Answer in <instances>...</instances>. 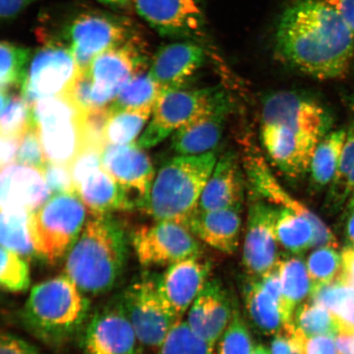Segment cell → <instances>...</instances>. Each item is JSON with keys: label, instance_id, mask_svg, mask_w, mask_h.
Returning a JSON list of instances; mask_svg holds the SVG:
<instances>
[{"label": "cell", "instance_id": "obj_4", "mask_svg": "<svg viewBox=\"0 0 354 354\" xmlns=\"http://www.w3.org/2000/svg\"><path fill=\"white\" fill-rule=\"evenodd\" d=\"M90 312L86 294L62 275L35 285L22 310V320L42 342L60 345L82 328Z\"/></svg>", "mask_w": 354, "mask_h": 354}, {"label": "cell", "instance_id": "obj_12", "mask_svg": "<svg viewBox=\"0 0 354 354\" xmlns=\"http://www.w3.org/2000/svg\"><path fill=\"white\" fill-rule=\"evenodd\" d=\"M80 70L72 53L62 44L46 43L32 57L21 94L32 106L42 99L64 94Z\"/></svg>", "mask_w": 354, "mask_h": 354}, {"label": "cell", "instance_id": "obj_6", "mask_svg": "<svg viewBox=\"0 0 354 354\" xmlns=\"http://www.w3.org/2000/svg\"><path fill=\"white\" fill-rule=\"evenodd\" d=\"M86 207L76 192L54 194L30 215L38 259L55 264L66 258L81 234Z\"/></svg>", "mask_w": 354, "mask_h": 354}, {"label": "cell", "instance_id": "obj_45", "mask_svg": "<svg viewBox=\"0 0 354 354\" xmlns=\"http://www.w3.org/2000/svg\"><path fill=\"white\" fill-rule=\"evenodd\" d=\"M330 312L337 318L339 330L354 333V287L344 285L342 288Z\"/></svg>", "mask_w": 354, "mask_h": 354}, {"label": "cell", "instance_id": "obj_29", "mask_svg": "<svg viewBox=\"0 0 354 354\" xmlns=\"http://www.w3.org/2000/svg\"><path fill=\"white\" fill-rule=\"evenodd\" d=\"M282 289V313L286 324L293 321L295 310L311 295L313 282L306 263L299 256L280 260L278 264Z\"/></svg>", "mask_w": 354, "mask_h": 354}, {"label": "cell", "instance_id": "obj_55", "mask_svg": "<svg viewBox=\"0 0 354 354\" xmlns=\"http://www.w3.org/2000/svg\"><path fill=\"white\" fill-rule=\"evenodd\" d=\"M345 234L351 246L354 247V209L348 211V218L345 227Z\"/></svg>", "mask_w": 354, "mask_h": 354}, {"label": "cell", "instance_id": "obj_22", "mask_svg": "<svg viewBox=\"0 0 354 354\" xmlns=\"http://www.w3.org/2000/svg\"><path fill=\"white\" fill-rule=\"evenodd\" d=\"M205 60L206 53L196 42L170 43L155 53L149 74L162 91L185 87Z\"/></svg>", "mask_w": 354, "mask_h": 354}, {"label": "cell", "instance_id": "obj_49", "mask_svg": "<svg viewBox=\"0 0 354 354\" xmlns=\"http://www.w3.org/2000/svg\"><path fill=\"white\" fill-rule=\"evenodd\" d=\"M35 0H0V17L3 22L15 19Z\"/></svg>", "mask_w": 354, "mask_h": 354}, {"label": "cell", "instance_id": "obj_42", "mask_svg": "<svg viewBox=\"0 0 354 354\" xmlns=\"http://www.w3.org/2000/svg\"><path fill=\"white\" fill-rule=\"evenodd\" d=\"M254 348L249 328L236 309L227 328L221 335L218 354H252Z\"/></svg>", "mask_w": 354, "mask_h": 354}, {"label": "cell", "instance_id": "obj_54", "mask_svg": "<svg viewBox=\"0 0 354 354\" xmlns=\"http://www.w3.org/2000/svg\"><path fill=\"white\" fill-rule=\"evenodd\" d=\"M96 1L112 8L113 10H121L130 7L131 3L134 2V0H96Z\"/></svg>", "mask_w": 354, "mask_h": 354}, {"label": "cell", "instance_id": "obj_47", "mask_svg": "<svg viewBox=\"0 0 354 354\" xmlns=\"http://www.w3.org/2000/svg\"><path fill=\"white\" fill-rule=\"evenodd\" d=\"M0 354H41L19 336L3 333L0 339Z\"/></svg>", "mask_w": 354, "mask_h": 354}, {"label": "cell", "instance_id": "obj_17", "mask_svg": "<svg viewBox=\"0 0 354 354\" xmlns=\"http://www.w3.org/2000/svg\"><path fill=\"white\" fill-rule=\"evenodd\" d=\"M133 3L137 13L162 37L190 39L203 33L202 0H134Z\"/></svg>", "mask_w": 354, "mask_h": 354}, {"label": "cell", "instance_id": "obj_15", "mask_svg": "<svg viewBox=\"0 0 354 354\" xmlns=\"http://www.w3.org/2000/svg\"><path fill=\"white\" fill-rule=\"evenodd\" d=\"M138 344L120 295L91 318L83 348L85 354H137Z\"/></svg>", "mask_w": 354, "mask_h": 354}, {"label": "cell", "instance_id": "obj_30", "mask_svg": "<svg viewBox=\"0 0 354 354\" xmlns=\"http://www.w3.org/2000/svg\"><path fill=\"white\" fill-rule=\"evenodd\" d=\"M347 132L339 130L323 137L313 154L309 171L315 189H322L333 181L346 140Z\"/></svg>", "mask_w": 354, "mask_h": 354}, {"label": "cell", "instance_id": "obj_16", "mask_svg": "<svg viewBox=\"0 0 354 354\" xmlns=\"http://www.w3.org/2000/svg\"><path fill=\"white\" fill-rule=\"evenodd\" d=\"M102 162L125 190L131 210H142L155 176L148 154L136 143L107 145L102 152Z\"/></svg>", "mask_w": 354, "mask_h": 354}, {"label": "cell", "instance_id": "obj_51", "mask_svg": "<svg viewBox=\"0 0 354 354\" xmlns=\"http://www.w3.org/2000/svg\"><path fill=\"white\" fill-rule=\"evenodd\" d=\"M342 272L339 279L345 284L354 287V247L348 245L342 252Z\"/></svg>", "mask_w": 354, "mask_h": 354}, {"label": "cell", "instance_id": "obj_19", "mask_svg": "<svg viewBox=\"0 0 354 354\" xmlns=\"http://www.w3.org/2000/svg\"><path fill=\"white\" fill-rule=\"evenodd\" d=\"M211 264L193 257L168 266L165 272L158 275L159 293L166 307L176 322L181 321L209 281Z\"/></svg>", "mask_w": 354, "mask_h": 354}, {"label": "cell", "instance_id": "obj_40", "mask_svg": "<svg viewBox=\"0 0 354 354\" xmlns=\"http://www.w3.org/2000/svg\"><path fill=\"white\" fill-rule=\"evenodd\" d=\"M0 285L3 290L19 293L29 289L30 274L28 262L24 257L1 247Z\"/></svg>", "mask_w": 354, "mask_h": 354}, {"label": "cell", "instance_id": "obj_1", "mask_svg": "<svg viewBox=\"0 0 354 354\" xmlns=\"http://www.w3.org/2000/svg\"><path fill=\"white\" fill-rule=\"evenodd\" d=\"M276 52L287 65L317 79L346 73L354 55V32L325 0H298L278 21Z\"/></svg>", "mask_w": 354, "mask_h": 354}, {"label": "cell", "instance_id": "obj_24", "mask_svg": "<svg viewBox=\"0 0 354 354\" xmlns=\"http://www.w3.org/2000/svg\"><path fill=\"white\" fill-rule=\"evenodd\" d=\"M243 176L236 154L227 152L218 159L198 203L199 211L241 207Z\"/></svg>", "mask_w": 354, "mask_h": 354}, {"label": "cell", "instance_id": "obj_44", "mask_svg": "<svg viewBox=\"0 0 354 354\" xmlns=\"http://www.w3.org/2000/svg\"><path fill=\"white\" fill-rule=\"evenodd\" d=\"M306 337L293 322L287 323L276 335L271 344V354H305Z\"/></svg>", "mask_w": 354, "mask_h": 354}, {"label": "cell", "instance_id": "obj_46", "mask_svg": "<svg viewBox=\"0 0 354 354\" xmlns=\"http://www.w3.org/2000/svg\"><path fill=\"white\" fill-rule=\"evenodd\" d=\"M41 171L51 194L76 192L68 167L48 162Z\"/></svg>", "mask_w": 354, "mask_h": 354}, {"label": "cell", "instance_id": "obj_20", "mask_svg": "<svg viewBox=\"0 0 354 354\" xmlns=\"http://www.w3.org/2000/svg\"><path fill=\"white\" fill-rule=\"evenodd\" d=\"M236 304L218 280L207 282L190 308L187 323L199 337L214 348L236 312Z\"/></svg>", "mask_w": 354, "mask_h": 354}, {"label": "cell", "instance_id": "obj_23", "mask_svg": "<svg viewBox=\"0 0 354 354\" xmlns=\"http://www.w3.org/2000/svg\"><path fill=\"white\" fill-rule=\"evenodd\" d=\"M41 171L21 165L1 167V209H22L32 214L50 196Z\"/></svg>", "mask_w": 354, "mask_h": 354}, {"label": "cell", "instance_id": "obj_11", "mask_svg": "<svg viewBox=\"0 0 354 354\" xmlns=\"http://www.w3.org/2000/svg\"><path fill=\"white\" fill-rule=\"evenodd\" d=\"M185 225L171 221L143 225L133 233L132 245L141 265L146 268L170 266L201 256L196 238Z\"/></svg>", "mask_w": 354, "mask_h": 354}, {"label": "cell", "instance_id": "obj_14", "mask_svg": "<svg viewBox=\"0 0 354 354\" xmlns=\"http://www.w3.org/2000/svg\"><path fill=\"white\" fill-rule=\"evenodd\" d=\"M328 125V114L325 109L303 93H272L263 101L262 126L282 127L322 140Z\"/></svg>", "mask_w": 354, "mask_h": 354}, {"label": "cell", "instance_id": "obj_5", "mask_svg": "<svg viewBox=\"0 0 354 354\" xmlns=\"http://www.w3.org/2000/svg\"><path fill=\"white\" fill-rule=\"evenodd\" d=\"M54 29L39 34L44 44L68 48L80 71L88 68L95 57L134 35L131 22L122 16L100 10L72 12Z\"/></svg>", "mask_w": 354, "mask_h": 354}, {"label": "cell", "instance_id": "obj_31", "mask_svg": "<svg viewBox=\"0 0 354 354\" xmlns=\"http://www.w3.org/2000/svg\"><path fill=\"white\" fill-rule=\"evenodd\" d=\"M30 212L22 209H1V247L24 259L38 258L30 232Z\"/></svg>", "mask_w": 354, "mask_h": 354}, {"label": "cell", "instance_id": "obj_53", "mask_svg": "<svg viewBox=\"0 0 354 354\" xmlns=\"http://www.w3.org/2000/svg\"><path fill=\"white\" fill-rule=\"evenodd\" d=\"M353 332L339 330V333L335 336V342L338 354H353Z\"/></svg>", "mask_w": 354, "mask_h": 354}, {"label": "cell", "instance_id": "obj_27", "mask_svg": "<svg viewBox=\"0 0 354 354\" xmlns=\"http://www.w3.org/2000/svg\"><path fill=\"white\" fill-rule=\"evenodd\" d=\"M76 192L93 216L131 210L125 190L103 165L84 177L77 185Z\"/></svg>", "mask_w": 354, "mask_h": 354}, {"label": "cell", "instance_id": "obj_50", "mask_svg": "<svg viewBox=\"0 0 354 354\" xmlns=\"http://www.w3.org/2000/svg\"><path fill=\"white\" fill-rule=\"evenodd\" d=\"M20 137L1 136V151H0V162L1 167L12 165L16 161L19 151Z\"/></svg>", "mask_w": 354, "mask_h": 354}, {"label": "cell", "instance_id": "obj_28", "mask_svg": "<svg viewBox=\"0 0 354 354\" xmlns=\"http://www.w3.org/2000/svg\"><path fill=\"white\" fill-rule=\"evenodd\" d=\"M243 295L246 312L254 328L265 335L279 333L286 325L280 301L265 289L259 279L250 278Z\"/></svg>", "mask_w": 354, "mask_h": 354}, {"label": "cell", "instance_id": "obj_48", "mask_svg": "<svg viewBox=\"0 0 354 354\" xmlns=\"http://www.w3.org/2000/svg\"><path fill=\"white\" fill-rule=\"evenodd\" d=\"M305 354H338L335 336L318 335L306 339Z\"/></svg>", "mask_w": 354, "mask_h": 354}, {"label": "cell", "instance_id": "obj_9", "mask_svg": "<svg viewBox=\"0 0 354 354\" xmlns=\"http://www.w3.org/2000/svg\"><path fill=\"white\" fill-rule=\"evenodd\" d=\"M145 43L134 34L101 53L86 71L95 108L108 107L131 80L145 72L148 55Z\"/></svg>", "mask_w": 354, "mask_h": 354}, {"label": "cell", "instance_id": "obj_39", "mask_svg": "<svg viewBox=\"0 0 354 354\" xmlns=\"http://www.w3.org/2000/svg\"><path fill=\"white\" fill-rule=\"evenodd\" d=\"M336 249L317 248L307 260V268L314 287L328 284L342 275V258Z\"/></svg>", "mask_w": 354, "mask_h": 354}, {"label": "cell", "instance_id": "obj_25", "mask_svg": "<svg viewBox=\"0 0 354 354\" xmlns=\"http://www.w3.org/2000/svg\"><path fill=\"white\" fill-rule=\"evenodd\" d=\"M241 207L199 211L190 220L188 228L207 245L223 253L233 254L240 243Z\"/></svg>", "mask_w": 354, "mask_h": 354}, {"label": "cell", "instance_id": "obj_32", "mask_svg": "<svg viewBox=\"0 0 354 354\" xmlns=\"http://www.w3.org/2000/svg\"><path fill=\"white\" fill-rule=\"evenodd\" d=\"M279 243L290 254L301 255L313 247L315 229L307 218L280 207L277 221Z\"/></svg>", "mask_w": 354, "mask_h": 354}, {"label": "cell", "instance_id": "obj_13", "mask_svg": "<svg viewBox=\"0 0 354 354\" xmlns=\"http://www.w3.org/2000/svg\"><path fill=\"white\" fill-rule=\"evenodd\" d=\"M256 197L250 203L248 214L243 265L251 278L259 279L275 269L281 260L277 236L280 207L259 196Z\"/></svg>", "mask_w": 354, "mask_h": 354}, {"label": "cell", "instance_id": "obj_10", "mask_svg": "<svg viewBox=\"0 0 354 354\" xmlns=\"http://www.w3.org/2000/svg\"><path fill=\"white\" fill-rule=\"evenodd\" d=\"M158 274L145 272L121 295L124 307L140 344L161 346L176 322L158 290Z\"/></svg>", "mask_w": 354, "mask_h": 354}, {"label": "cell", "instance_id": "obj_35", "mask_svg": "<svg viewBox=\"0 0 354 354\" xmlns=\"http://www.w3.org/2000/svg\"><path fill=\"white\" fill-rule=\"evenodd\" d=\"M29 48L3 41L0 44V86L1 91H11L21 86L32 59Z\"/></svg>", "mask_w": 354, "mask_h": 354}, {"label": "cell", "instance_id": "obj_37", "mask_svg": "<svg viewBox=\"0 0 354 354\" xmlns=\"http://www.w3.org/2000/svg\"><path fill=\"white\" fill-rule=\"evenodd\" d=\"M32 122V106L24 96L1 91V136L21 138Z\"/></svg>", "mask_w": 354, "mask_h": 354}, {"label": "cell", "instance_id": "obj_57", "mask_svg": "<svg viewBox=\"0 0 354 354\" xmlns=\"http://www.w3.org/2000/svg\"><path fill=\"white\" fill-rule=\"evenodd\" d=\"M354 209V192L352 194L351 199H349L348 205V210L351 211Z\"/></svg>", "mask_w": 354, "mask_h": 354}, {"label": "cell", "instance_id": "obj_52", "mask_svg": "<svg viewBox=\"0 0 354 354\" xmlns=\"http://www.w3.org/2000/svg\"><path fill=\"white\" fill-rule=\"evenodd\" d=\"M335 8L354 32V0H325Z\"/></svg>", "mask_w": 354, "mask_h": 354}, {"label": "cell", "instance_id": "obj_36", "mask_svg": "<svg viewBox=\"0 0 354 354\" xmlns=\"http://www.w3.org/2000/svg\"><path fill=\"white\" fill-rule=\"evenodd\" d=\"M292 322L307 339L318 335L335 336L339 331V323L334 314L313 302L299 305Z\"/></svg>", "mask_w": 354, "mask_h": 354}, {"label": "cell", "instance_id": "obj_21", "mask_svg": "<svg viewBox=\"0 0 354 354\" xmlns=\"http://www.w3.org/2000/svg\"><path fill=\"white\" fill-rule=\"evenodd\" d=\"M262 140L274 165L286 176L295 179L309 171L313 154L322 139L282 127L262 126Z\"/></svg>", "mask_w": 354, "mask_h": 354}, {"label": "cell", "instance_id": "obj_2", "mask_svg": "<svg viewBox=\"0 0 354 354\" xmlns=\"http://www.w3.org/2000/svg\"><path fill=\"white\" fill-rule=\"evenodd\" d=\"M127 256L121 224L111 214L93 216L66 256L64 275L84 294H104L116 285Z\"/></svg>", "mask_w": 354, "mask_h": 354}, {"label": "cell", "instance_id": "obj_34", "mask_svg": "<svg viewBox=\"0 0 354 354\" xmlns=\"http://www.w3.org/2000/svg\"><path fill=\"white\" fill-rule=\"evenodd\" d=\"M152 110H122L111 113L105 127V145H122L135 143L149 120Z\"/></svg>", "mask_w": 354, "mask_h": 354}, {"label": "cell", "instance_id": "obj_58", "mask_svg": "<svg viewBox=\"0 0 354 354\" xmlns=\"http://www.w3.org/2000/svg\"><path fill=\"white\" fill-rule=\"evenodd\" d=\"M353 353L354 354V337H353Z\"/></svg>", "mask_w": 354, "mask_h": 354}, {"label": "cell", "instance_id": "obj_38", "mask_svg": "<svg viewBox=\"0 0 354 354\" xmlns=\"http://www.w3.org/2000/svg\"><path fill=\"white\" fill-rule=\"evenodd\" d=\"M214 348L194 333L187 322L179 321L172 327L157 354H214Z\"/></svg>", "mask_w": 354, "mask_h": 354}, {"label": "cell", "instance_id": "obj_43", "mask_svg": "<svg viewBox=\"0 0 354 354\" xmlns=\"http://www.w3.org/2000/svg\"><path fill=\"white\" fill-rule=\"evenodd\" d=\"M16 162L19 165L35 167L39 171H42L48 162L37 127L34 122L21 137Z\"/></svg>", "mask_w": 354, "mask_h": 354}, {"label": "cell", "instance_id": "obj_56", "mask_svg": "<svg viewBox=\"0 0 354 354\" xmlns=\"http://www.w3.org/2000/svg\"><path fill=\"white\" fill-rule=\"evenodd\" d=\"M252 354H271V351L267 347H265L264 345L259 344L254 347Z\"/></svg>", "mask_w": 354, "mask_h": 354}, {"label": "cell", "instance_id": "obj_3", "mask_svg": "<svg viewBox=\"0 0 354 354\" xmlns=\"http://www.w3.org/2000/svg\"><path fill=\"white\" fill-rule=\"evenodd\" d=\"M218 159L212 151L179 155L163 163L154 176L142 210L156 221H176L188 227Z\"/></svg>", "mask_w": 354, "mask_h": 354}, {"label": "cell", "instance_id": "obj_18", "mask_svg": "<svg viewBox=\"0 0 354 354\" xmlns=\"http://www.w3.org/2000/svg\"><path fill=\"white\" fill-rule=\"evenodd\" d=\"M248 177L257 196L266 199L274 205L296 212L307 218L315 229L313 247H330L337 249L339 243L333 232L327 227L319 216L292 197L278 183L267 162L258 153H250L245 159Z\"/></svg>", "mask_w": 354, "mask_h": 354}, {"label": "cell", "instance_id": "obj_8", "mask_svg": "<svg viewBox=\"0 0 354 354\" xmlns=\"http://www.w3.org/2000/svg\"><path fill=\"white\" fill-rule=\"evenodd\" d=\"M32 111L48 161L69 167L84 149L83 114L64 93L37 101Z\"/></svg>", "mask_w": 354, "mask_h": 354}, {"label": "cell", "instance_id": "obj_33", "mask_svg": "<svg viewBox=\"0 0 354 354\" xmlns=\"http://www.w3.org/2000/svg\"><path fill=\"white\" fill-rule=\"evenodd\" d=\"M162 88L148 73L133 77L109 106L111 113L122 110L148 109L153 111Z\"/></svg>", "mask_w": 354, "mask_h": 354}, {"label": "cell", "instance_id": "obj_26", "mask_svg": "<svg viewBox=\"0 0 354 354\" xmlns=\"http://www.w3.org/2000/svg\"><path fill=\"white\" fill-rule=\"evenodd\" d=\"M232 107V104L223 106L176 131L172 134V149L184 156L214 151L223 138Z\"/></svg>", "mask_w": 354, "mask_h": 354}, {"label": "cell", "instance_id": "obj_41", "mask_svg": "<svg viewBox=\"0 0 354 354\" xmlns=\"http://www.w3.org/2000/svg\"><path fill=\"white\" fill-rule=\"evenodd\" d=\"M354 166V122L348 128L345 140L342 157L337 171L328 196L329 206L332 209H337L342 207L347 199L345 198L347 179Z\"/></svg>", "mask_w": 354, "mask_h": 354}, {"label": "cell", "instance_id": "obj_7", "mask_svg": "<svg viewBox=\"0 0 354 354\" xmlns=\"http://www.w3.org/2000/svg\"><path fill=\"white\" fill-rule=\"evenodd\" d=\"M231 104V96L221 86L162 90L151 121L137 145L141 149L152 148L187 124Z\"/></svg>", "mask_w": 354, "mask_h": 354}]
</instances>
